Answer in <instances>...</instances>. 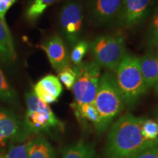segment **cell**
Listing matches in <instances>:
<instances>
[{"label":"cell","mask_w":158,"mask_h":158,"mask_svg":"<svg viewBox=\"0 0 158 158\" xmlns=\"http://www.w3.org/2000/svg\"><path fill=\"white\" fill-rule=\"evenodd\" d=\"M157 118H158V117H157Z\"/></svg>","instance_id":"31"},{"label":"cell","mask_w":158,"mask_h":158,"mask_svg":"<svg viewBox=\"0 0 158 158\" xmlns=\"http://www.w3.org/2000/svg\"><path fill=\"white\" fill-rule=\"evenodd\" d=\"M76 82L73 87L75 101L73 103L94 104L100 82V67L94 62H82L74 67Z\"/></svg>","instance_id":"5"},{"label":"cell","mask_w":158,"mask_h":158,"mask_svg":"<svg viewBox=\"0 0 158 158\" xmlns=\"http://www.w3.org/2000/svg\"><path fill=\"white\" fill-rule=\"evenodd\" d=\"M17 58L14 41L8 25L0 20V61L5 64H10Z\"/></svg>","instance_id":"13"},{"label":"cell","mask_w":158,"mask_h":158,"mask_svg":"<svg viewBox=\"0 0 158 158\" xmlns=\"http://www.w3.org/2000/svg\"><path fill=\"white\" fill-rule=\"evenodd\" d=\"M140 68L148 90L153 87L158 78V56L147 54L139 58Z\"/></svg>","instance_id":"14"},{"label":"cell","mask_w":158,"mask_h":158,"mask_svg":"<svg viewBox=\"0 0 158 158\" xmlns=\"http://www.w3.org/2000/svg\"><path fill=\"white\" fill-rule=\"evenodd\" d=\"M25 100L27 110L23 123L30 135L64 129V124L55 116L50 106L41 101L33 91L27 92Z\"/></svg>","instance_id":"4"},{"label":"cell","mask_w":158,"mask_h":158,"mask_svg":"<svg viewBox=\"0 0 158 158\" xmlns=\"http://www.w3.org/2000/svg\"><path fill=\"white\" fill-rule=\"evenodd\" d=\"M155 0H123L117 20L121 28L131 29L143 22L149 13Z\"/></svg>","instance_id":"9"},{"label":"cell","mask_w":158,"mask_h":158,"mask_svg":"<svg viewBox=\"0 0 158 158\" xmlns=\"http://www.w3.org/2000/svg\"><path fill=\"white\" fill-rule=\"evenodd\" d=\"M58 73L60 82L68 89H72L76 79V73L74 68H73L70 66H68L59 71Z\"/></svg>","instance_id":"24"},{"label":"cell","mask_w":158,"mask_h":158,"mask_svg":"<svg viewBox=\"0 0 158 158\" xmlns=\"http://www.w3.org/2000/svg\"><path fill=\"white\" fill-rule=\"evenodd\" d=\"M141 131L146 139L157 141L158 140V122L152 119H144Z\"/></svg>","instance_id":"23"},{"label":"cell","mask_w":158,"mask_h":158,"mask_svg":"<svg viewBox=\"0 0 158 158\" xmlns=\"http://www.w3.org/2000/svg\"><path fill=\"white\" fill-rule=\"evenodd\" d=\"M84 21L81 4L70 0L62 6L59 13V25L63 36L71 48L80 41Z\"/></svg>","instance_id":"7"},{"label":"cell","mask_w":158,"mask_h":158,"mask_svg":"<svg viewBox=\"0 0 158 158\" xmlns=\"http://www.w3.org/2000/svg\"><path fill=\"white\" fill-rule=\"evenodd\" d=\"M114 78L124 105L131 107L148 91L141 68L139 58L127 54L115 69Z\"/></svg>","instance_id":"3"},{"label":"cell","mask_w":158,"mask_h":158,"mask_svg":"<svg viewBox=\"0 0 158 158\" xmlns=\"http://www.w3.org/2000/svg\"><path fill=\"white\" fill-rule=\"evenodd\" d=\"M130 158H158V143L144 149Z\"/></svg>","instance_id":"26"},{"label":"cell","mask_w":158,"mask_h":158,"mask_svg":"<svg viewBox=\"0 0 158 158\" xmlns=\"http://www.w3.org/2000/svg\"><path fill=\"white\" fill-rule=\"evenodd\" d=\"M71 108L74 110L75 115L80 122H91L95 127L100 122V116L94 104H83L81 106L72 103Z\"/></svg>","instance_id":"16"},{"label":"cell","mask_w":158,"mask_h":158,"mask_svg":"<svg viewBox=\"0 0 158 158\" xmlns=\"http://www.w3.org/2000/svg\"><path fill=\"white\" fill-rule=\"evenodd\" d=\"M0 100L13 104L17 101V95L7 82L2 70L0 68Z\"/></svg>","instance_id":"20"},{"label":"cell","mask_w":158,"mask_h":158,"mask_svg":"<svg viewBox=\"0 0 158 158\" xmlns=\"http://www.w3.org/2000/svg\"><path fill=\"white\" fill-rule=\"evenodd\" d=\"M94 104L100 116L96 130L102 133L120 114L124 105L114 76L110 72H105L100 76Z\"/></svg>","instance_id":"2"},{"label":"cell","mask_w":158,"mask_h":158,"mask_svg":"<svg viewBox=\"0 0 158 158\" xmlns=\"http://www.w3.org/2000/svg\"><path fill=\"white\" fill-rule=\"evenodd\" d=\"M157 55L158 56V52H157Z\"/></svg>","instance_id":"30"},{"label":"cell","mask_w":158,"mask_h":158,"mask_svg":"<svg viewBox=\"0 0 158 158\" xmlns=\"http://www.w3.org/2000/svg\"><path fill=\"white\" fill-rule=\"evenodd\" d=\"M144 119L132 114L118 118L108 134L105 157L130 158L158 143V140L149 141L143 137L141 128Z\"/></svg>","instance_id":"1"},{"label":"cell","mask_w":158,"mask_h":158,"mask_svg":"<svg viewBox=\"0 0 158 158\" xmlns=\"http://www.w3.org/2000/svg\"><path fill=\"white\" fill-rule=\"evenodd\" d=\"M15 2H17V0H0V20L4 23L7 24L6 14Z\"/></svg>","instance_id":"25"},{"label":"cell","mask_w":158,"mask_h":158,"mask_svg":"<svg viewBox=\"0 0 158 158\" xmlns=\"http://www.w3.org/2000/svg\"><path fill=\"white\" fill-rule=\"evenodd\" d=\"M40 48L46 54L51 67L57 73L70 66V57L64 40L59 35H52L40 45Z\"/></svg>","instance_id":"11"},{"label":"cell","mask_w":158,"mask_h":158,"mask_svg":"<svg viewBox=\"0 0 158 158\" xmlns=\"http://www.w3.org/2000/svg\"><path fill=\"white\" fill-rule=\"evenodd\" d=\"M89 48V45L87 42L80 40L73 47L70 54V60L75 64V66L82 63L85 54H86Z\"/></svg>","instance_id":"21"},{"label":"cell","mask_w":158,"mask_h":158,"mask_svg":"<svg viewBox=\"0 0 158 158\" xmlns=\"http://www.w3.org/2000/svg\"><path fill=\"white\" fill-rule=\"evenodd\" d=\"M14 112L0 106V146L25 141L31 137Z\"/></svg>","instance_id":"8"},{"label":"cell","mask_w":158,"mask_h":158,"mask_svg":"<svg viewBox=\"0 0 158 158\" xmlns=\"http://www.w3.org/2000/svg\"><path fill=\"white\" fill-rule=\"evenodd\" d=\"M89 46L94 62L108 70H115L127 54L124 37L118 35L99 36Z\"/></svg>","instance_id":"6"},{"label":"cell","mask_w":158,"mask_h":158,"mask_svg":"<svg viewBox=\"0 0 158 158\" xmlns=\"http://www.w3.org/2000/svg\"><path fill=\"white\" fill-rule=\"evenodd\" d=\"M0 158H5V156H4L2 155V153H1V152H0Z\"/></svg>","instance_id":"28"},{"label":"cell","mask_w":158,"mask_h":158,"mask_svg":"<svg viewBox=\"0 0 158 158\" xmlns=\"http://www.w3.org/2000/svg\"><path fill=\"white\" fill-rule=\"evenodd\" d=\"M54 152L44 136L35 138L28 158H54Z\"/></svg>","instance_id":"17"},{"label":"cell","mask_w":158,"mask_h":158,"mask_svg":"<svg viewBox=\"0 0 158 158\" xmlns=\"http://www.w3.org/2000/svg\"><path fill=\"white\" fill-rule=\"evenodd\" d=\"M153 87L155 88V90L156 93L158 94V78L157 79V81H156V82L155 83V84H154Z\"/></svg>","instance_id":"27"},{"label":"cell","mask_w":158,"mask_h":158,"mask_svg":"<svg viewBox=\"0 0 158 158\" xmlns=\"http://www.w3.org/2000/svg\"><path fill=\"white\" fill-rule=\"evenodd\" d=\"M148 42L151 46L157 47L158 43V6L154 12L149 25Z\"/></svg>","instance_id":"22"},{"label":"cell","mask_w":158,"mask_h":158,"mask_svg":"<svg viewBox=\"0 0 158 158\" xmlns=\"http://www.w3.org/2000/svg\"><path fill=\"white\" fill-rule=\"evenodd\" d=\"M62 85L58 77L47 75L34 85L33 92L41 101L46 104L56 102L62 93Z\"/></svg>","instance_id":"12"},{"label":"cell","mask_w":158,"mask_h":158,"mask_svg":"<svg viewBox=\"0 0 158 158\" xmlns=\"http://www.w3.org/2000/svg\"><path fill=\"white\" fill-rule=\"evenodd\" d=\"M59 1L60 0H32L26 10V19L29 22H35L48 7Z\"/></svg>","instance_id":"18"},{"label":"cell","mask_w":158,"mask_h":158,"mask_svg":"<svg viewBox=\"0 0 158 158\" xmlns=\"http://www.w3.org/2000/svg\"><path fill=\"white\" fill-rule=\"evenodd\" d=\"M123 0H89V17L96 26H107L116 21L121 11Z\"/></svg>","instance_id":"10"},{"label":"cell","mask_w":158,"mask_h":158,"mask_svg":"<svg viewBox=\"0 0 158 158\" xmlns=\"http://www.w3.org/2000/svg\"><path fill=\"white\" fill-rule=\"evenodd\" d=\"M35 138L29 137L25 141L13 143L10 147L5 158H28Z\"/></svg>","instance_id":"19"},{"label":"cell","mask_w":158,"mask_h":158,"mask_svg":"<svg viewBox=\"0 0 158 158\" xmlns=\"http://www.w3.org/2000/svg\"><path fill=\"white\" fill-rule=\"evenodd\" d=\"M157 52H158V43H157Z\"/></svg>","instance_id":"29"},{"label":"cell","mask_w":158,"mask_h":158,"mask_svg":"<svg viewBox=\"0 0 158 158\" xmlns=\"http://www.w3.org/2000/svg\"><path fill=\"white\" fill-rule=\"evenodd\" d=\"M62 158H98L93 144L81 141L64 148Z\"/></svg>","instance_id":"15"}]
</instances>
